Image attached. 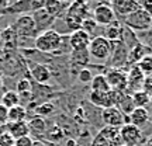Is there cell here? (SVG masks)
<instances>
[{"mask_svg": "<svg viewBox=\"0 0 152 146\" xmlns=\"http://www.w3.org/2000/svg\"><path fill=\"white\" fill-rule=\"evenodd\" d=\"M64 37L56 30L49 28L47 31L39 33L34 39V45L41 52H56L61 48Z\"/></svg>", "mask_w": 152, "mask_h": 146, "instance_id": "cell-1", "label": "cell"}, {"mask_svg": "<svg viewBox=\"0 0 152 146\" xmlns=\"http://www.w3.org/2000/svg\"><path fill=\"white\" fill-rule=\"evenodd\" d=\"M124 23H125L127 27L132 28V30L145 31V30H149V28H151L152 17H149L147 13L140 7V9H137L134 13H131L130 16L125 17Z\"/></svg>", "mask_w": 152, "mask_h": 146, "instance_id": "cell-2", "label": "cell"}, {"mask_svg": "<svg viewBox=\"0 0 152 146\" xmlns=\"http://www.w3.org/2000/svg\"><path fill=\"white\" fill-rule=\"evenodd\" d=\"M87 51H89V55L93 56L94 59H107L111 51V42L107 41L104 37H94L93 39H90Z\"/></svg>", "mask_w": 152, "mask_h": 146, "instance_id": "cell-3", "label": "cell"}, {"mask_svg": "<svg viewBox=\"0 0 152 146\" xmlns=\"http://www.w3.org/2000/svg\"><path fill=\"white\" fill-rule=\"evenodd\" d=\"M11 28L17 37H34L35 34H38L33 17L28 14H23L18 17Z\"/></svg>", "mask_w": 152, "mask_h": 146, "instance_id": "cell-4", "label": "cell"}, {"mask_svg": "<svg viewBox=\"0 0 152 146\" xmlns=\"http://www.w3.org/2000/svg\"><path fill=\"white\" fill-rule=\"evenodd\" d=\"M121 93L114 92V90H110L107 93H97V92H92L90 93V101H92L94 105L97 107H102V108H110V107H117L118 104V98Z\"/></svg>", "mask_w": 152, "mask_h": 146, "instance_id": "cell-5", "label": "cell"}, {"mask_svg": "<svg viewBox=\"0 0 152 146\" xmlns=\"http://www.w3.org/2000/svg\"><path fill=\"white\" fill-rule=\"evenodd\" d=\"M93 20L97 25H110L115 20L114 10L111 9L110 3H100L96 6V9L93 10Z\"/></svg>", "mask_w": 152, "mask_h": 146, "instance_id": "cell-6", "label": "cell"}, {"mask_svg": "<svg viewBox=\"0 0 152 146\" xmlns=\"http://www.w3.org/2000/svg\"><path fill=\"white\" fill-rule=\"evenodd\" d=\"M120 138L123 146H138L142 141V132L131 124H125L120 128Z\"/></svg>", "mask_w": 152, "mask_h": 146, "instance_id": "cell-7", "label": "cell"}, {"mask_svg": "<svg viewBox=\"0 0 152 146\" xmlns=\"http://www.w3.org/2000/svg\"><path fill=\"white\" fill-rule=\"evenodd\" d=\"M102 119L106 124V126L111 128H121L125 124V114L121 113L118 107H110L104 108L102 113Z\"/></svg>", "mask_w": 152, "mask_h": 146, "instance_id": "cell-8", "label": "cell"}, {"mask_svg": "<svg viewBox=\"0 0 152 146\" xmlns=\"http://www.w3.org/2000/svg\"><path fill=\"white\" fill-rule=\"evenodd\" d=\"M106 79L109 81V86L114 92L123 93L127 90V73L121 69H111L107 72Z\"/></svg>", "mask_w": 152, "mask_h": 146, "instance_id": "cell-9", "label": "cell"}, {"mask_svg": "<svg viewBox=\"0 0 152 146\" xmlns=\"http://www.w3.org/2000/svg\"><path fill=\"white\" fill-rule=\"evenodd\" d=\"M145 75L140 70L138 66H132L130 72L127 73V92H130L131 94H134L137 92L142 90V83H144Z\"/></svg>", "mask_w": 152, "mask_h": 146, "instance_id": "cell-10", "label": "cell"}, {"mask_svg": "<svg viewBox=\"0 0 152 146\" xmlns=\"http://www.w3.org/2000/svg\"><path fill=\"white\" fill-rule=\"evenodd\" d=\"M111 9L114 10V14L125 18L127 16H130L131 13H134L137 9H140V1L135 0H114L110 3Z\"/></svg>", "mask_w": 152, "mask_h": 146, "instance_id": "cell-11", "label": "cell"}, {"mask_svg": "<svg viewBox=\"0 0 152 146\" xmlns=\"http://www.w3.org/2000/svg\"><path fill=\"white\" fill-rule=\"evenodd\" d=\"M90 35L83 30H76L69 35V45L72 51H85L89 48Z\"/></svg>", "mask_w": 152, "mask_h": 146, "instance_id": "cell-12", "label": "cell"}, {"mask_svg": "<svg viewBox=\"0 0 152 146\" xmlns=\"http://www.w3.org/2000/svg\"><path fill=\"white\" fill-rule=\"evenodd\" d=\"M31 17H33L34 23H35V27H37L38 34L42 33V31L49 30V25L55 21V18L52 16H49L48 13L45 11V9H41V10L34 11Z\"/></svg>", "mask_w": 152, "mask_h": 146, "instance_id": "cell-13", "label": "cell"}, {"mask_svg": "<svg viewBox=\"0 0 152 146\" xmlns=\"http://www.w3.org/2000/svg\"><path fill=\"white\" fill-rule=\"evenodd\" d=\"M128 118H130V124L137 126V128H140L141 129L142 126H145V125L149 122V113H148L147 108H134L128 114Z\"/></svg>", "mask_w": 152, "mask_h": 146, "instance_id": "cell-14", "label": "cell"}, {"mask_svg": "<svg viewBox=\"0 0 152 146\" xmlns=\"http://www.w3.org/2000/svg\"><path fill=\"white\" fill-rule=\"evenodd\" d=\"M30 73L33 76V79L39 84H45L51 80V72H49L48 66L42 65V63H37L30 68Z\"/></svg>", "mask_w": 152, "mask_h": 146, "instance_id": "cell-15", "label": "cell"}, {"mask_svg": "<svg viewBox=\"0 0 152 146\" xmlns=\"http://www.w3.org/2000/svg\"><path fill=\"white\" fill-rule=\"evenodd\" d=\"M65 14L66 16L77 17L80 20H86L87 14H89V4H87L86 1H75V3H71Z\"/></svg>", "mask_w": 152, "mask_h": 146, "instance_id": "cell-16", "label": "cell"}, {"mask_svg": "<svg viewBox=\"0 0 152 146\" xmlns=\"http://www.w3.org/2000/svg\"><path fill=\"white\" fill-rule=\"evenodd\" d=\"M7 132L13 136V139H20L23 136L30 135V129H28L27 121H21V122H9L7 124Z\"/></svg>", "mask_w": 152, "mask_h": 146, "instance_id": "cell-17", "label": "cell"}, {"mask_svg": "<svg viewBox=\"0 0 152 146\" xmlns=\"http://www.w3.org/2000/svg\"><path fill=\"white\" fill-rule=\"evenodd\" d=\"M103 136V139L109 146H121V138H120V128H111V126H104L103 129L99 132Z\"/></svg>", "mask_w": 152, "mask_h": 146, "instance_id": "cell-18", "label": "cell"}, {"mask_svg": "<svg viewBox=\"0 0 152 146\" xmlns=\"http://www.w3.org/2000/svg\"><path fill=\"white\" fill-rule=\"evenodd\" d=\"M71 3H64V1H56V0H49V1H45V4H44V9L45 11L48 13L49 16H52L54 18L56 17H61V13L65 10H68V7H69Z\"/></svg>", "mask_w": 152, "mask_h": 146, "instance_id": "cell-19", "label": "cell"}, {"mask_svg": "<svg viewBox=\"0 0 152 146\" xmlns=\"http://www.w3.org/2000/svg\"><path fill=\"white\" fill-rule=\"evenodd\" d=\"M28 129H30V134H34V135H42L44 132L47 131V122L42 117H33V118L27 121Z\"/></svg>", "mask_w": 152, "mask_h": 146, "instance_id": "cell-20", "label": "cell"}, {"mask_svg": "<svg viewBox=\"0 0 152 146\" xmlns=\"http://www.w3.org/2000/svg\"><path fill=\"white\" fill-rule=\"evenodd\" d=\"M90 87H92V92H97V93H107L111 90L109 86V81L106 79V75L93 76L92 81H90Z\"/></svg>", "mask_w": 152, "mask_h": 146, "instance_id": "cell-21", "label": "cell"}, {"mask_svg": "<svg viewBox=\"0 0 152 146\" xmlns=\"http://www.w3.org/2000/svg\"><path fill=\"white\" fill-rule=\"evenodd\" d=\"M20 96L17 94L14 90H9V92H4V94L1 96V100H0V104L4 105L7 110L13 108L16 105H20Z\"/></svg>", "mask_w": 152, "mask_h": 146, "instance_id": "cell-22", "label": "cell"}, {"mask_svg": "<svg viewBox=\"0 0 152 146\" xmlns=\"http://www.w3.org/2000/svg\"><path fill=\"white\" fill-rule=\"evenodd\" d=\"M26 117H27V110L21 104L9 110V122H21L26 121Z\"/></svg>", "mask_w": 152, "mask_h": 146, "instance_id": "cell-23", "label": "cell"}, {"mask_svg": "<svg viewBox=\"0 0 152 146\" xmlns=\"http://www.w3.org/2000/svg\"><path fill=\"white\" fill-rule=\"evenodd\" d=\"M131 100H132L134 108H145V105L149 104V96L145 92H142V90L131 94Z\"/></svg>", "mask_w": 152, "mask_h": 146, "instance_id": "cell-24", "label": "cell"}, {"mask_svg": "<svg viewBox=\"0 0 152 146\" xmlns=\"http://www.w3.org/2000/svg\"><path fill=\"white\" fill-rule=\"evenodd\" d=\"M107 41L110 42H115V41H118L120 38H121V28L118 25H114V24H110L106 27V31H104V35H103Z\"/></svg>", "mask_w": 152, "mask_h": 146, "instance_id": "cell-25", "label": "cell"}, {"mask_svg": "<svg viewBox=\"0 0 152 146\" xmlns=\"http://www.w3.org/2000/svg\"><path fill=\"white\" fill-rule=\"evenodd\" d=\"M144 56H145V46L142 44H135L132 46V49H131V52L128 54V60L138 63Z\"/></svg>", "mask_w": 152, "mask_h": 146, "instance_id": "cell-26", "label": "cell"}, {"mask_svg": "<svg viewBox=\"0 0 152 146\" xmlns=\"http://www.w3.org/2000/svg\"><path fill=\"white\" fill-rule=\"evenodd\" d=\"M16 93L20 96V100H21L24 96H30L31 94V83L27 79H21V80L17 81V86H16Z\"/></svg>", "mask_w": 152, "mask_h": 146, "instance_id": "cell-27", "label": "cell"}, {"mask_svg": "<svg viewBox=\"0 0 152 146\" xmlns=\"http://www.w3.org/2000/svg\"><path fill=\"white\" fill-rule=\"evenodd\" d=\"M89 51L85 49V51H72V55H71V59L73 63L76 65H86L89 62Z\"/></svg>", "mask_w": 152, "mask_h": 146, "instance_id": "cell-28", "label": "cell"}, {"mask_svg": "<svg viewBox=\"0 0 152 146\" xmlns=\"http://www.w3.org/2000/svg\"><path fill=\"white\" fill-rule=\"evenodd\" d=\"M137 66L140 68V70L145 76H152V55H145V56L137 63Z\"/></svg>", "mask_w": 152, "mask_h": 146, "instance_id": "cell-29", "label": "cell"}, {"mask_svg": "<svg viewBox=\"0 0 152 146\" xmlns=\"http://www.w3.org/2000/svg\"><path fill=\"white\" fill-rule=\"evenodd\" d=\"M4 11H7V13H24V11H31L30 1H16V3H11Z\"/></svg>", "mask_w": 152, "mask_h": 146, "instance_id": "cell-30", "label": "cell"}, {"mask_svg": "<svg viewBox=\"0 0 152 146\" xmlns=\"http://www.w3.org/2000/svg\"><path fill=\"white\" fill-rule=\"evenodd\" d=\"M54 111H55V107L52 103H42L35 107V114H37L38 117H42V118L51 115Z\"/></svg>", "mask_w": 152, "mask_h": 146, "instance_id": "cell-31", "label": "cell"}, {"mask_svg": "<svg viewBox=\"0 0 152 146\" xmlns=\"http://www.w3.org/2000/svg\"><path fill=\"white\" fill-rule=\"evenodd\" d=\"M96 27H97V24L94 23V20H90V18H86V20H83V23H82V30L86 31L89 35H90V33Z\"/></svg>", "mask_w": 152, "mask_h": 146, "instance_id": "cell-32", "label": "cell"}, {"mask_svg": "<svg viewBox=\"0 0 152 146\" xmlns=\"http://www.w3.org/2000/svg\"><path fill=\"white\" fill-rule=\"evenodd\" d=\"M0 146H14V139L9 132H4L0 135Z\"/></svg>", "mask_w": 152, "mask_h": 146, "instance_id": "cell-33", "label": "cell"}, {"mask_svg": "<svg viewBox=\"0 0 152 146\" xmlns=\"http://www.w3.org/2000/svg\"><path fill=\"white\" fill-rule=\"evenodd\" d=\"M92 79H93V75L89 69H82V70L79 72V80H80L82 83H90Z\"/></svg>", "mask_w": 152, "mask_h": 146, "instance_id": "cell-34", "label": "cell"}, {"mask_svg": "<svg viewBox=\"0 0 152 146\" xmlns=\"http://www.w3.org/2000/svg\"><path fill=\"white\" fill-rule=\"evenodd\" d=\"M34 143V139L31 136H23L20 139H16L14 141V146H33Z\"/></svg>", "mask_w": 152, "mask_h": 146, "instance_id": "cell-35", "label": "cell"}, {"mask_svg": "<svg viewBox=\"0 0 152 146\" xmlns=\"http://www.w3.org/2000/svg\"><path fill=\"white\" fill-rule=\"evenodd\" d=\"M142 92H145L148 96H152V76H145L142 83Z\"/></svg>", "mask_w": 152, "mask_h": 146, "instance_id": "cell-36", "label": "cell"}, {"mask_svg": "<svg viewBox=\"0 0 152 146\" xmlns=\"http://www.w3.org/2000/svg\"><path fill=\"white\" fill-rule=\"evenodd\" d=\"M9 124V110L0 104V126Z\"/></svg>", "mask_w": 152, "mask_h": 146, "instance_id": "cell-37", "label": "cell"}, {"mask_svg": "<svg viewBox=\"0 0 152 146\" xmlns=\"http://www.w3.org/2000/svg\"><path fill=\"white\" fill-rule=\"evenodd\" d=\"M140 6H141V9L147 13L148 16L152 17V0H144V1H140Z\"/></svg>", "mask_w": 152, "mask_h": 146, "instance_id": "cell-38", "label": "cell"}, {"mask_svg": "<svg viewBox=\"0 0 152 146\" xmlns=\"http://www.w3.org/2000/svg\"><path fill=\"white\" fill-rule=\"evenodd\" d=\"M90 146H109V143L103 139V136L100 135V134H97V135L94 136V139H93L92 145Z\"/></svg>", "mask_w": 152, "mask_h": 146, "instance_id": "cell-39", "label": "cell"}, {"mask_svg": "<svg viewBox=\"0 0 152 146\" xmlns=\"http://www.w3.org/2000/svg\"><path fill=\"white\" fill-rule=\"evenodd\" d=\"M33 146H47V145H45L44 142H41V141H34Z\"/></svg>", "mask_w": 152, "mask_h": 146, "instance_id": "cell-40", "label": "cell"}, {"mask_svg": "<svg viewBox=\"0 0 152 146\" xmlns=\"http://www.w3.org/2000/svg\"><path fill=\"white\" fill-rule=\"evenodd\" d=\"M145 146H152V135L148 138V141H147V145Z\"/></svg>", "mask_w": 152, "mask_h": 146, "instance_id": "cell-41", "label": "cell"}, {"mask_svg": "<svg viewBox=\"0 0 152 146\" xmlns=\"http://www.w3.org/2000/svg\"><path fill=\"white\" fill-rule=\"evenodd\" d=\"M68 146H75V142H73V141H69V142H68Z\"/></svg>", "mask_w": 152, "mask_h": 146, "instance_id": "cell-42", "label": "cell"}, {"mask_svg": "<svg viewBox=\"0 0 152 146\" xmlns=\"http://www.w3.org/2000/svg\"><path fill=\"white\" fill-rule=\"evenodd\" d=\"M149 105H151V108H152V96H149Z\"/></svg>", "mask_w": 152, "mask_h": 146, "instance_id": "cell-43", "label": "cell"}, {"mask_svg": "<svg viewBox=\"0 0 152 146\" xmlns=\"http://www.w3.org/2000/svg\"><path fill=\"white\" fill-rule=\"evenodd\" d=\"M3 86V79H1V76H0V87Z\"/></svg>", "mask_w": 152, "mask_h": 146, "instance_id": "cell-44", "label": "cell"}, {"mask_svg": "<svg viewBox=\"0 0 152 146\" xmlns=\"http://www.w3.org/2000/svg\"><path fill=\"white\" fill-rule=\"evenodd\" d=\"M149 30H151V31H152V24H151V28H149Z\"/></svg>", "mask_w": 152, "mask_h": 146, "instance_id": "cell-45", "label": "cell"}, {"mask_svg": "<svg viewBox=\"0 0 152 146\" xmlns=\"http://www.w3.org/2000/svg\"><path fill=\"white\" fill-rule=\"evenodd\" d=\"M121 146H123V145H121Z\"/></svg>", "mask_w": 152, "mask_h": 146, "instance_id": "cell-46", "label": "cell"}]
</instances>
